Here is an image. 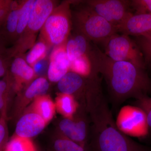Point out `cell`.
Wrapping results in <instances>:
<instances>
[{
  "label": "cell",
  "instance_id": "cell-1",
  "mask_svg": "<svg viewBox=\"0 0 151 151\" xmlns=\"http://www.w3.org/2000/svg\"><path fill=\"white\" fill-rule=\"evenodd\" d=\"M89 58L92 70L104 78L114 107L130 99L138 100L151 94V79L145 69L108 57L92 42Z\"/></svg>",
  "mask_w": 151,
  "mask_h": 151
},
{
  "label": "cell",
  "instance_id": "cell-11",
  "mask_svg": "<svg viewBox=\"0 0 151 151\" xmlns=\"http://www.w3.org/2000/svg\"><path fill=\"white\" fill-rule=\"evenodd\" d=\"M59 128L66 137L84 147L88 134V122L86 119L74 116L73 119L64 118L60 122Z\"/></svg>",
  "mask_w": 151,
  "mask_h": 151
},
{
  "label": "cell",
  "instance_id": "cell-32",
  "mask_svg": "<svg viewBox=\"0 0 151 151\" xmlns=\"http://www.w3.org/2000/svg\"><path fill=\"white\" fill-rule=\"evenodd\" d=\"M5 49L2 44V42L0 39V56L4 55V53Z\"/></svg>",
  "mask_w": 151,
  "mask_h": 151
},
{
  "label": "cell",
  "instance_id": "cell-7",
  "mask_svg": "<svg viewBox=\"0 0 151 151\" xmlns=\"http://www.w3.org/2000/svg\"><path fill=\"white\" fill-rule=\"evenodd\" d=\"M115 122L118 129L128 137L142 138L150 132L145 113L136 105L122 107Z\"/></svg>",
  "mask_w": 151,
  "mask_h": 151
},
{
  "label": "cell",
  "instance_id": "cell-16",
  "mask_svg": "<svg viewBox=\"0 0 151 151\" xmlns=\"http://www.w3.org/2000/svg\"><path fill=\"white\" fill-rule=\"evenodd\" d=\"M55 105L58 111L66 119H73L78 111V103L75 97L70 94H58Z\"/></svg>",
  "mask_w": 151,
  "mask_h": 151
},
{
  "label": "cell",
  "instance_id": "cell-31",
  "mask_svg": "<svg viewBox=\"0 0 151 151\" xmlns=\"http://www.w3.org/2000/svg\"><path fill=\"white\" fill-rule=\"evenodd\" d=\"M8 97L9 94L0 96V111H2L3 113L5 112L6 106Z\"/></svg>",
  "mask_w": 151,
  "mask_h": 151
},
{
  "label": "cell",
  "instance_id": "cell-29",
  "mask_svg": "<svg viewBox=\"0 0 151 151\" xmlns=\"http://www.w3.org/2000/svg\"><path fill=\"white\" fill-rule=\"evenodd\" d=\"M8 66V58L4 55L0 56V78L6 75Z\"/></svg>",
  "mask_w": 151,
  "mask_h": 151
},
{
  "label": "cell",
  "instance_id": "cell-25",
  "mask_svg": "<svg viewBox=\"0 0 151 151\" xmlns=\"http://www.w3.org/2000/svg\"><path fill=\"white\" fill-rule=\"evenodd\" d=\"M135 104L145 113L149 130L151 131V97L145 96L136 100Z\"/></svg>",
  "mask_w": 151,
  "mask_h": 151
},
{
  "label": "cell",
  "instance_id": "cell-21",
  "mask_svg": "<svg viewBox=\"0 0 151 151\" xmlns=\"http://www.w3.org/2000/svg\"><path fill=\"white\" fill-rule=\"evenodd\" d=\"M49 87L46 78L41 77L37 78L29 86L25 92V97L29 99L35 98L45 94Z\"/></svg>",
  "mask_w": 151,
  "mask_h": 151
},
{
  "label": "cell",
  "instance_id": "cell-13",
  "mask_svg": "<svg viewBox=\"0 0 151 151\" xmlns=\"http://www.w3.org/2000/svg\"><path fill=\"white\" fill-rule=\"evenodd\" d=\"M10 70L16 90L20 89L23 83L31 81L35 75L32 67L19 55L15 56L11 64Z\"/></svg>",
  "mask_w": 151,
  "mask_h": 151
},
{
  "label": "cell",
  "instance_id": "cell-12",
  "mask_svg": "<svg viewBox=\"0 0 151 151\" xmlns=\"http://www.w3.org/2000/svg\"><path fill=\"white\" fill-rule=\"evenodd\" d=\"M46 125L44 120L37 113H27L22 117L17 123L16 135L30 139L42 132Z\"/></svg>",
  "mask_w": 151,
  "mask_h": 151
},
{
  "label": "cell",
  "instance_id": "cell-20",
  "mask_svg": "<svg viewBox=\"0 0 151 151\" xmlns=\"http://www.w3.org/2000/svg\"><path fill=\"white\" fill-rule=\"evenodd\" d=\"M3 151H36L33 143L28 138L14 136L7 143Z\"/></svg>",
  "mask_w": 151,
  "mask_h": 151
},
{
  "label": "cell",
  "instance_id": "cell-5",
  "mask_svg": "<svg viewBox=\"0 0 151 151\" xmlns=\"http://www.w3.org/2000/svg\"><path fill=\"white\" fill-rule=\"evenodd\" d=\"M55 8L54 1L35 0L26 29L11 49L9 52L11 56L19 55L33 46L37 34L42 29Z\"/></svg>",
  "mask_w": 151,
  "mask_h": 151
},
{
  "label": "cell",
  "instance_id": "cell-8",
  "mask_svg": "<svg viewBox=\"0 0 151 151\" xmlns=\"http://www.w3.org/2000/svg\"><path fill=\"white\" fill-rule=\"evenodd\" d=\"M84 5L102 17L118 28L127 17L130 11L131 1L127 0H89L84 1ZM118 30V29H117Z\"/></svg>",
  "mask_w": 151,
  "mask_h": 151
},
{
  "label": "cell",
  "instance_id": "cell-27",
  "mask_svg": "<svg viewBox=\"0 0 151 151\" xmlns=\"http://www.w3.org/2000/svg\"><path fill=\"white\" fill-rule=\"evenodd\" d=\"M5 113L0 118V151H4L6 145L8 131L5 121Z\"/></svg>",
  "mask_w": 151,
  "mask_h": 151
},
{
  "label": "cell",
  "instance_id": "cell-34",
  "mask_svg": "<svg viewBox=\"0 0 151 151\" xmlns=\"http://www.w3.org/2000/svg\"><path fill=\"white\" fill-rule=\"evenodd\" d=\"M3 0H0V7H1V5L2 3Z\"/></svg>",
  "mask_w": 151,
  "mask_h": 151
},
{
  "label": "cell",
  "instance_id": "cell-6",
  "mask_svg": "<svg viewBox=\"0 0 151 151\" xmlns=\"http://www.w3.org/2000/svg\"><path fill=\"white\" fill-rule=\"evenodd\" d=\"M106 55L113 60L125 61L145 69V62L140 49L128 36L116 33L103 44Z\"/></svg>",
  "mask_w": 151,
  "mask_h": 151
},
{
  "label": "cell",
  "instance_id": "cell-24",
  "mask_svg": "<svg viewBox=\"0 0 151 151\" xmlns=\"http://www.w3.org/2000/svg\"><path fill=\"white\" fill-rule=\"evenodd\" d=\"M137 37L136 42L142 53L145 63L151 65V39L145 36Z\"/></svg>",
  "mask_w": 151,
  "mask_h": 151
},
{
  "label": "cell",
  "instance_id": "cell-26",
  "mask_svg": "<svg viewBox=\"0 0 151 151\" xmlns=\"http://www.w3.org/2000/svg\"><path fill=\"white\" fill-rule=\"evenodd\" d=\"M131 7L136 10V14H151V0L131 1Z\"/></svg>",
  "mask_w": 151,
  "mask_h": 151
},
{
  "label": "cell",
  "instance_id": "cell-10",
  "mask_svg": "<svg viewBox=\"0 0 151 151\" xmlns=\"http://www.w3.org/2000/svg\"><path fill=\"white\" fill-rule=\"evenodd\" d=\"M70 61L68 57L65 43L56 46L50 58L47 76L52 82H58L70 70Z\"/></svg>",
  "mask_w": 151,
  "mask_h": 151
},
{
  "label": "cell",
  "instance_id": "cell-28",
  "mask_svg": "<svg viewBox=\"0 0 151 151\" xmlns=\"http://www.w3.org/2000/svg\"><path fill=\"white\" fill-rule=\"evenodd\" d=\"M12 84L7 73L6 79L0 80V96L9 94Z\"/></svg>",
  "mask_w": 151,
  "mask_h": 151
},
{
  "label": "cell",
  "instance_id": "cell-4",
  "mask_svg": "<svg viewBox=\"0 0 151 151\" xmlns=\"http://www.w3.org/2000/svg\"><path fill=\"white\" fill-rule=\"evenodd\" d=\"M71 3L65 1L55 7L41 30V40L47 46L56 47L66 43L72 26Z\"/></svg>",
  "mask_w": 151,
  "mask_h": 151
},
{
  "label": "cell",
  "instance_id": "cell-35",
  "mask_svg": "<svg viewBox=\"0 0 151 151\" xmlns=\"http://www.w3.org/2000/svg\"><path fill=\"white\" fill-rule=\"evenodd\" d=\"M145 151V150H143V151Z\"/></svg>",
  "mask_w": 151,
  "mask_h": 151
},
{
  "label": "cell",
  "instance_id": "cell-19",
  "mask_svg": "<svg viewBox=\"0 0 151 151\" xmlns=\"http://www.w3.org/2000/svg\"><path fill=\"white\" fill-rule=\"evenodd\" d=\"M35 1V0H28L22 4L20 10L16 38L19 39L26 29Z\"/></svg>",
  "mask_w": 151,
  "mask_h": 151
},
{
  "label": "cell",
  "instance_id": "cell-2",
  "mask_svg": "<svg viewBox=\"0 0 151 151\" xmlns=\"http://www.w3.org/2000/svg\"><path fill=\"white\" fill-rule=\"evenodd\" d=\"M92 123L94 151H142L141 145L122 134L116 127L104 95L87 105Z\"/></svg>",
  "mask_w": 151,
  "mask_h": 151
},
{
  "label": "cell",
  "instance_id": "cell-22",
  "mask_svg": "<svg viewBox=\"0 0 151 151\" xmlns=\"http://www.w3.org/2000/svg\"><path fill=\"white\" fill-rule=\"evenodd\" d=\"M47 46V44L41 40L35 44L26 57L25 60L28 64L32 66L37 62L44 59Z\"/></svg>",
  "mask_w": 151,
  "mask_h": 151
},
{
  "label": "cell",
  "instance_id": "cell-9",
  "mask_svg": "<svg viewBox=\"0 0 151 151\" xmlns=\"http://www.w3.org/2000/svg\"><path fill=\"white\" fill-rule=\"evenodd\" d=\"M118 32L128 36H142L151 32V14H130L118 27Z\"/></svg>",
  "mask_w": 151,
  "mask_h": 151
},
{
  "label": "cell",
  "instance_id": "cell-30",
  "mask_svg": "<svg viewBox=\"0 0 151 151\" xmlns=\"http://www.w3.org/2000/svg\"><path fill=\"white\" fill-rule=\"evenodd\" d=\"M45 62L43 61V59L37 62L32 67L33 68L35 74L40 73L43 71L45 68Z\"/></svg>",
  "mask_w": 151,
  "mask_h": 151
},
{
  "label": "cell",
  "instance_id": "cell-33",
  "mask_svg": "<svg viewBox=\"0 0 151 151\" xmlns=\"http://www.w3.org/2000/svg\"><path fill=\"white\" fill-rule=\"evenodd\" d=\"M142 36L150 38L151 39V32H150L147 33L146 34H145V35Z\"/></svg>",
  "mask_w": 151,
  "mask_h": 151
},
{
  "label": "cell",
  "instance_id": "cell-14",
  "mask_svg": "<svg viewBox=\"0 0 151 151\" xmlns=\"http://www.w3.org/2000/svg\"><path fill=\"white\" fill-rule=\"evenodd\" d=\"M92 42L82 35L77 33L68 39L65 43V50L70 62L88 56Z\"/></svg>",
  "mask_w": 151,
  "mask_h": 151
},
{
  "label": "cell",
  "instance_id": "cell-15",
  "mask_svg": "<svg viewBox=\"0 0 151 151\" xmlns=\"http://www.w3.org/2000/svg\"><path fill=\"white\" fill-rule=\"evenodd\" d=\"M86 76L69 70L58 82V87L60 92L74 96L81 90Z\"/></svg>",
  "mask_w": 151,
  "mask_h": 151
},
{
  "label": "cell",
  "instance_id": "cell-23",
  "mask_svg": "<svg viewBox=\"0 0 151 151\" xmlns=\"http://www.w3.org/2000/svg\"><path fill=\"white\" fill-rule=\"evenodd\" d=\"M53 148L55 151H85L84 147L66 137L55 141Z\"/></svg>",
  "mask_w": 151,
  "mask_h": 151
},
{
  "label": "cell",
  "instance_id": "cell-18",
  "mask_svg": "<svg viewBox=\"0 0 151 151\" xmlns=\"http://www.w3.org/2000/svg\"><path fill=\"white\" fill-rule=\"evenodd\" d=\"M22 4L13 1L12 9L6 18L1 28L2 27L3 35L8 37H15L19 15L20 10Z\"/></svg>",
  "mask_w": 151,
  "mask_h": 151
},
{
  "label": "cell",
  "instance_id": "cell-3",
  "mask_svg": "<svg viewBox=\"0 0 151 151\" xmlns=\"http://www.w3.org/2000/svg\"><path fill=\"white\" fill-rule=\"evenodd\" d=\"M76 32L94 43L103 44L118 33L116 27L85 5L72 13Z\"/></svg>",
  "mask_w": 151,
  "mask_h": 151
},
{
  "label": "cell",
  "instance_id": "cell-17",
  "mask_svg": "<svg viewBox=\"0 0 151 151\" xmlns=\"http://www.w3.org/2000/svg\"><path fill=\"white\" fill-rule=\"evenodd\" d=\"M34 99L33 108L35 113L39 115L47 124L54 116L55 104L49 96L45 94L35 97Z\"/></svg>",
  "mask_w": 151,
  "mask_h": 151
}]
</instances>
